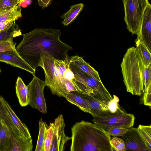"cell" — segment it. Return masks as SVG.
I'll use <instances>...</instances> for the list:
<instances>
[{
  "mask_svg": "<svg viewBox=\"0 0 151 151\" xmlns=\"http://www.w3.org/2000/svg\"><path fill=\"white\" fill-rule=\"evenodd\" d=\"M61 31L52 28H37L23 35V39L15 47L22 58L34 70L42 66V55L45 52L55 59L64 60L73 48L62 41Z\"/></svg>",
  "mask_w": 151,
  "mask_h": 151,
  "instance_id": "6da1fadb",
  "label": "cell"
},
{
  "mask_svg": "<svg viewBox=\"0 0 151 151\" xmlns=\"http://www.w3.org/2000/svg\"><path fill=\"white\" fill-rule=\"evenodd\" d=\"M71 151H113L111 137L97 124L82 120L71 128Z\"/></svg>",
  "mask_w": 151,
  "mask_h": 151,
  "instance_id": "7a4b0ae2",
  "label": "cell"
},
{
  "mask_svg": "<svg viewBox=\"0 0 151 151\" xmlns=\"http://www.w3.org/2000/svg\"><path fill=\"white\" fill-rule=\"evenodd\" d=\"M121 66L127 91L140 96L145 92V67L136 47L127 49Z\"/></svg>",
  "mask_w": 151,
  "mask_h": 151,
  "instance_id": "3957f363",
  "label": "cell"
},
{
  "mask_svg": "<svg viewBox=\"0 0 151 151\" xmlns=\"http://www.w3.org/2000/svg\"><path fill=\"white\" fill-rule=\"evenodd\" d=\"M68 65L73 71L75 78L72 81L80 93L89 94L103 104L107 105L113 97L101 81L89 77L69 62Z\"/></svg>",
  "mask_w": 151,
  "mask_h": 151,
  "instance_id": "277c9868",
  "label": "cell"
},
{
  "mask_svg": "<svg viewBox=\"0 0 151 151\" xmlns=\"http://www.w3.org/2000/svg\"><path fill=\"white\" fill-rule=\"evenodd\" d=\"M42 66L45 75V82L52 93L65 98L67 92L65 83L62 80L54 64L55 59L51 55L43 52L42 55Z\"/></svg>",
  "mask_w": 151,
  "mask_h": 151,
  "instance_id": "5b68a950",
  "label": "cell"
},
{
  "mask_svg": "<svg viewBox=\"0 0 151 151\" xmlns=\"http://www.w3.org/2000/svg\"><path fill=\"white\" fill-rule=\"evenodd\" d=\"M124 20L132 34L138 35L145 11L150 4L148 0H122Z\"/></svg>",
  "mask_w": 151,
  "mask_h": 151,
  "instance_id": "8992f818",
  "label": "cell"
},
{
  "mask_svg": "<svg viewBox=\"0 0 151 151\" xmlns=\"http://www.w3.org/2000/svg\"><path fill=\"white\" fill-rule=\"evenodd\" d=\"M93 122L106 130L111 127L129 128L133 126L134 116L132 114H119L108 112L93 116Z\"/></svg>",
  "mask_w": 151,
  "mask_h": 151,
  "instance_id": "52a82bcc",
  "label": "cell"
},
{
  "mask_svg": "<svg viewBox=\"0 0 151 151\" xmlns=\"http://www.w3.org/2000/svg\"><path fill=\"white\" fill-rule=\"evenodd\" d=\"M31 82L27 86L28 90V104L43 113L47 112V107L44 94L46 86L45 81L38 78L35 74Z\"/></svg>",
  "mask_w": 151,
  "mask_h": 151,
  "instance_id": "ba28073f",
  "label": "cell"
},
{
  "mask_svg": "<svg viewBox=\"0 0 151 151\" xmlns=\"http://www.w3.org/2000/svg\"><path fill=\"white\" fill-rule=\"evenodd\" d=\"M55 129L52 142L50 151H63L68 142L71 139L66 135L65 123L63 115H60L54 122Z\"/></svg>",
  "mask_w": 151,
  "mask_h": 151,
  "instance_id": "9c48e42d",
  "label": "cell"
},
{
  "mask_svg": "<svg viewBox=\"0 0 151 151\" xmlns=\"http://www.w3.org/2000/svg\"><path fill=\"white\" fill-rule=\"evenodd\" d=\"M126 151H149L137 128L130 127L122 136Z\"/></svg>",
  "mask_w": 151,
  "mask_h": 151,
  "instance_id": "30bf717a",
  "label": "cell"
},
{
  "mask_svg": "<svg viewBox=\"0 0 151 151\" xmlns=\"http://www.w3.org/2000/svg\"><path fill=\"white\" fill-rule=\"evenodd\" d=\"M136 40H140L151 51V5L150 3L145 11L139 32Z\"/></svg>",
  "mask_w": 151,
  "mask_h": 151,
  "instance_id": "8fae6325",
  "label": "cell"
},
{
  "mask_svg": "<svg viewBox=\"0 0 151 151\" xmlns=\"http://www.w3.org/2000/svg\"><path fill=\"white\" fill-rule=\"evenodd\" d=\"M0 61L25 70L33 75L35 74V70L22 58L16 50L0 52Z\"/></svg>",
  "mask_w": 151,
  "mask_h": 151,
  "instance_id": "7c38bea8",
  "label": "cell"
},
{
  "mask_svg": "<svg viewBox=\"0 0 151 151\" xmlns=\"http://www.w3.org/2000/svg\"><path fill=\"white\" fill-rule=\"evenodd\" d=\"M10 132L8 151L32 150L33 144L32 138L28 139L25 137H19L13 134Z\"/></svg>",
  "mask_w": 151,
  "mask_h": 151,
  "instance_id": "4fadbf2b",
  "label": "cell"
},
{
  "mask_svg": "<svg viewBox=\"0 0 151 151\" xmlns=\"http://www.w3.org/2000/svg\"><path fill=\"white\" fill-rule=\"evenodd\" d=\"M69 62L88 76L101 81L98 72L86 62L83 58L78 55L71 56Z\"/></svg>",
  "mask_w": 151,
  "mask_h": 151,
  "instance_id": "5bb4252c",
  "label": "cell"
},
{
  "mask_svg": "<svg viewBox=\"0 0 151 151\" xmlns=\"http://www.w3.org/2000/svg\"><path fill=\"white\" fill-rule=\"evenodd\" d=\"M76 92L84 98L88 102L92 110L93 116L109 112L107 105L100 102L91 95Z\"/></svg>",
  "mask_w": 151,
  "mask_h": 151,
  "instance_id": "9a60e30c",
  "label": "cell"
},
{
  "mask_svg": "<svg viewBox=\"0 0 151 151\" xmlns=\"http://www.w3.org/2000/svg\"><path fill=\"white\" fill-rule=\"evenodd\" d=\"M4 105L10 119L15 126L25 137L28 139L31 138L29 130L26 125L17 117L10 105L5 99Z\"/></svg>",
  "mask_w": 151,
  "mask_h": 151,
  "instance_id": "2e32d148",
  "label": "cell"
},
{
  "mask_svg": "<svg viewBox=\"0 0 151 151\" xmlns=\"http://www.w3.org/2000/svg\"><path fill=\"white\" fill-rule=\"evenodd\" d=\"M65 98L68 101L76 105L82 111L92 116L93 113L88 102L76 91L68 93Z\"/></svg>",
  "mask_w": 151,
  "mask_h": 151,
  "instance_id": "e0dca14e",
  "label": "cell"
},
{
  "mask_svg": "<svg viewBox=\"0 0 151 151\" xmlns=\"http://www.w3.org/2000/svg\"><path fill=\"white\" fill-rule=\"evenodd\" d=\"M16 93L19 103L22 107L28 105V90L22 79L18 77L15 85Z\"/></svg>",
  "mask_w": 151,
  "mask_h": 151,
  "instance_id": "ac0fdd59",
  "label": "cell"
},
{
  "mask_svg": "<svg viewBox=\"0 0 151 151\" xmlns=\"http://www.w3.org/2000/svg\"><path fill=\"white\" fill-rule=\"evenodd\" d=\"M1 115L2 112L0 117V151H8L10 132Z\"/></svg>",
  "mask_w": 151,
  "mask_h": 151,
  "instance_id": "d6986e66",
  "label": "cell"
},
{
  "mask_svg": "<svg viewBox=\"0 0 151 151\" xmlns=\"http://www.w3.org/2000/svg\"><path fill=\"white\" fill-rule=\"evenodd\" d=\"M84 7L83 3H80L72 5L70 10L65 13L63 16L64 18L62 23L65 26H67L76 19Z\"/></svg>",
  "mask_w": 151,
  "mask_h": 151,
  "instance_id": "ffe728a7",
  "label": "cell"
},
{
  "mask_svg": "<svg viewBox=\"0 0 151 151\" xmlns=\"http://www.w3.org/2000/svg\"><path fill=\"white\" fill-rule=\"evenodd\" d=\"M21 6L18 5L9 9L0 12V21L5 22L17 20L22 16Z\"/></svg>",
  "mask_w": 151,
  "mask_h": 151,
  "instance_id": "44dd1931",
  "label": "cell"
},
{
  "mask_svg": "<svg viewBox=\"0 0 151 151\" xmlns=\"http://www.w3.org/2000/svg\"><path fill=\"white\" fill-rule=\"evenodd\" d=\"M22 35L21 29L14 22L8 30L0 32V42L13 41L14 38Z\"/></svg>",
  "mask_w": 151,
  "mask_h": 151,
  "instance_id": "7402d4cb",
  "label": "cell"
},
{
  "mask_svg": "<svg viewBox=\"0 0 151 151\" xmlns=\"http://www.w3.org/2000/svg\"><path fill=\"white\" fill-rule=\"evenodd\" d=\"M135 42L136 48L139 53L145 67H147L151 64V52L140 40H136Z\"/></svg>",
  "mask_w": 151,
  "mask_h": 151,
  "instance_id": "603a6c76",
  "label": "cell"
},
{
  "mask_svg": "<svg viewBox=\"0 0 151 151\" xmlns=\"http://www.w3.org/2000/svg\"><path fill=\"white\" fill-rule=\"evenodd\" d=\"M39 132L35 151H44L45 141L47 134V130L48 127L47 123L42 119L39 123Z\"/></svg>",
  "mask_w": 151,
  "mask_h": 151,
  "instance_id": "cb8c5ba5",
  "label": "cell"
},
{
  "mask_svg": "<svg viewBox=\"0 0 151 151\" xmlns=\"http://www.w3.org/2000/svg\"><path fill=\"white\" fill-rule=\"evenodd\" d=\"M139 133L144 140L149 151H151V125H139L137 127Z\"/></svg>",
  "mask_w": 151,
  "mask_h": 151,
  "instance_id": "d4e9b609",
  "label": "cell"
},
{
  "mask_svg": "<svg viewBox=\"0 0 151 151\" xmlns=\"http://www.w3.org/2000/svg\"><path fill=\"white\" fill-rule=\"evenodd\" d=\"M119 98L115 95H113V98L108 103L107 106L109 111L112 113L125 114L127 113L122 109L120 108L118 103Z\"/></svg>",
  "mask_w": 151,
  "mask_h": 151,
  "instance_id": "484cf974",
  "label": "cell"
},
{
  "mask_svg": "<svg viewBox=\"0 0 151 151\" xmlns=\"http://www.w3.org/2000/svg\"><path fill=\"white\" fill-rule=\"evenodd\" d=\"M69 59L70 58L68 56L63 60L55 59L54 60V64L62 80L64 82L65 80L64 77V73L68 66Z\"/></svg>",
  "mask_w": 151,
  "mask_h": 151,
  "instance_id": "4316f807",
  "label": "cell"
},
{
  "mask_svg": "<svg viewBox=\"0 0 151 151\" xmlns=\"http://www.w3.org/2000/svg\"><path fill=\"white\" fill-rule=\"evenodd\" d=\"M55 129L54 122L50 123L47 130V134L45 141L44 151H50L51 145Z\"/></svg>",
  "mask_w": 151,
  "mask_h": 151,
  "instance_id": "83f0119b",
  "label": "cell"
},
{
  "mask_svg": "<svg viewBox=\"0 0 151 151\" xmlns=\"http://www.w3.org/2000/svg\"><path fill=\"white\" fill-rule=\"evenodd\" d=\"M110 143L113 150L125 151V145L123 140L119 138L114 137L111 139Z\"/></svg>",
  "mask_w": 151,
  "mask_h": 151,
  "instance_id": "f1b7e54d",
  "label": "cell"
},
{
  "mask_svg": "<svg viewBox=\"0 0 151 151\" xmlns=\"http://www.w3.org/2000/svg\"><path fill=\"white\" fill-rule=\"evenodd\" d=\"M128 129L124 128L114 127L105 130L110 136L117 137L123 136L127 131Z\"/></svg>",
  "mask_w": 151,
  "mask_h": 151,
  "instance_id": "f546056e",
  "label": "cell"
},
{
  "mask_svg": "<svg viewBox=\"0 0 151 151\" xmlns=\"http://www.w3.org/2000/svg\"><path fill=\"white\" fill-rule=\"evenodd\" d=\"M18 4L17 0H0V12L13 8Z\"/></svg>",
  "mask_w": 151,
  "mask_h": 151,
  "instance_id": "4dcf8cb0",
  "label": "cell"
},
{
  "mask_svg": "<svg viewBox=\"0 0 151 151\" xmlns=\"http://www.w3.org/2000/svg\"><path fill=\"white\" fill-rule=\"evenodd\" d=\"M16 43L13 41L0 42V52L9 50H16Z\"/></svg>",
  "mask_w": 151,
  "mask_h": 151,
  "instance_id": "1f68e13d",
  "label": "cell"
},
{
  "mask_svg": "<svg viewBox=\"0 0 151 151\" xmlns=\"http://www.w3.org/2000/svg\"><path fill=\"white\" fill-rule=\"evenodd\" d=\"M151 64L145 67V92L151 85Z\"/></svg>",
  "mask_w": 151,
  "mask_h": 151,
  "instance_id": "d6a6232c",
  "label": "cell"
},
{
  "mask_svg": "<svg viewBox=\"0 0 151 151\" xmlns=\"http://www.w3.org/2000/svg\"><path fill=\"white\" fill-rule=\"evenodd\" d=\"M143 103L146 106H151V85L146 90L144 93Z\"/></svg>",
  "mask_w": 151,
  "mask_h": 151,
  "instance_id": "836d02e7",
  "label": "cell"
},
{
  "mask_svg": "<svg viewBox=\"0 0 151 151\" xmlns=\"http://www.w3.org/2000/svg\"><path fill=\"white\" fill-rule=\"evenodd\" d=\"M65 82L67 93L74 91L79 92L78 89L72 81L65 79Z\"/></svg>",
  "mask_w": 151,
  "mask_h": 151,
  "instance_id": "e575fe53",
  "label": "cell"
},
{
  "mask_svg": "<svg viewBox=\"0 0 151 151\" xmlns=\"http://www.w3.org/2000/svg\"><path fill=\"white\" fill-rule=\"evenodd\" d=\"M64 77L65 79H66L71 81H72L74 79V74L72 70L70 68L68 64L65 70Z\"/></svg>",
  "mask_w": 151,
  "mask_h": 151,
  "instance_id": "d590c367",
  "label": "cell"
},
{
  "mask_svg": "<svg viewBox=\"0 0 151 151\" xmlns=\"http://www.w3.org/2000/svg\"><path fill=\"white\" fill-rule=\"evenodd\" d=\"M14 21H0V32L8 30L13 24Z\"/></svg>",
  "mask_w": 151,
  "mask_h": 151,
  "instance_id": "8d00e7d4",
  "label": "cell"
},
{
  "mask_svg": "<svg viewBox=\"0 0 151 151\" xmlns=\"http://www.w3.org/2000/svg\"><path fill=\"white\" fill-rule=\"evenodd\" d=\"M38 5L44 9L47 7L52 2L53 0H37Z\"/></svg>",
  "mask_w": 151,
  "mask_h": 151,
  "instance_id": "74e56055",
  "label": "cell"
},
{
  "mask_svg": "<svg viewBox=\"0 0 151 151\" xmlns=\"http://www.w3.org/2000/svg\"><path fill=\"white\" fill-rule=\"evenodd\" d=\"M31 3V0H27L22 1H20L18 4L22 7L25 8L30 4Z\"/></svg>",
  "mask_w": 151,
  "mask_h": 151,
  "instance_id": "f35d334b",
  "label": "cell"
},
{
  "mask_svg": "<svg viewBox=\"0 0 151 151\" xmlns=\"http://www.w3.org/2000/svg\"><path fill=\"white\" fill-rule=\"evenodd\" d=\"M4 99L2 96L0 95V117L3 108L4 106Z\"/></svg>",
  "mask_w": 151,
  "mask_h": 151,
  "instance_id": "ab89813d",
  "label": "cell"
},
{
  "mask_svg": "<svg viewBox=\"0 0 151 151\" xmlns=\"http://www.w3.org/2000/svg\"><path fill=\"white\" fill-rule=\"evenodd\" d=\"M21 0H17V2H18V4L19 3L20 1Z\"/></svg>",
  "mask_w": 151,
  "mask_h": 151,
  "instance_id": "60d3db41",
  "label": "cell"
},
{
  "mask_svg": "<svg viewBox=\"0 0 151 151\" xmlns=\"http://www.w3.org/2000/svg\"><path fill=\"white\" fill-rule=\"evenodd\" d=\"M26 0H21L20 1H26Z\"/></svg>",
  "mask_w": 151,
  "mask_h": 151,
  "instance_id": "b9f144b4",
  "label": "cell"
},
{
  "mask_svg": "<svg viewBox=\"0 0 151 151\" xmlns=\"http://www.w3.org/2000/svg\"><path fill=\"white\" fill-rule=\"evenodd\" d=\"M1 69L0 68V73H1Z\"/></svg>",
  "mask_w": 151,
  "mask_h": 151,
  "instance_id": "7bdbcfd3",
  "label": "cell"
}]
</instances>
